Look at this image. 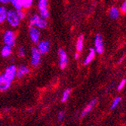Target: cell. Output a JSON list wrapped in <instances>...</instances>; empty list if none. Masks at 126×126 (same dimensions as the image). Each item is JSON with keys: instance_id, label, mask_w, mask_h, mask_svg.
Listing matches in <instances>:
<instances>
[{"instance_id": "obj_1", "label": "cell", "mask_w": 126, "mask_h": 126, "mask_svg": "<svg viewBox=\"0 0 126 126\" xmlns=\"http://www.w3.org/2000/svg\"><path fill=\"white\" fill-rule=\"evenodd\" d=\"M48 23L46 19L43 18L39 15H33L30 18V26L36 27L38 29H45L47 27Z\"/></svg>"}, {"instance_id": "obj_2", "label": "cell", "mask_w": 126, "mask_h": 126, "mask_svg": "<svg viewBox=\"0 0 126 126\" xmlns=\"http://www.w3.org/2000/svg\"><path fill=\"white\" fill-rule=\"evenodd\" d=\"M6 20L10 24V26L12 27H17V26H19L20 19L19 18L17 11L15 9H11L8 11Z\"/></svg>"}, {"instance_id": "obj_3", "label": "cell", "mask_w": 126, "mask_h": 126, "mask_svg": "<svg viewBox=\"0 0 126 126\" xmlns=\"http://www.w3.org/2000/svg\"><path fill=\"white\" fill-rule=\"evenodd\" d=\"M3 41L6 45L13 47L15 45V41H16V36L15 32L12 30L5 31L3 35Z\"/></svg>"}, {"instance_id": "obj_4", "label": "cell", "mask_w": 126, "mask_h": 126, "mask_svg": "<svg viewBox=\"0 0 126 126\" xmlns=\"http://www.w3.org/2000/svg\"><path fill=\"white\" fill-rule=\"evenodd\" d=\"M38 8L40 12V16L45 19L49 17V12L48 10V0H39Z\"/></svg>"}, {"instance_id": "obj_5", "label": "cell", "mask_w": 126, "mask_h": 126, "mask_svg": "<svg viewBox=\"0 0 126 126\" xmlns=\"http://www.w3.org/2000/svg\"><path fill=\"white\" fill-rule=\"evenodd\" d=\"M41 54L37 48H32L31 49V65L33 66H37L41 61Z\"/></svg>"}, {"instance_id": "obj_6", "label": "cell", "mask_w": 126, "mask_h": 126, "mask_svg": "<svg viewBox=\"0 0 126 126\" xmlns=\"http://www.w3.org/2000/svg\"><path fill=\"white\" fill-rule=\"evenodd\" d=\"M16 73H17V68L15 65H11L8 66L4 73V76L8 79L11 82H12L13 80L16 77Z\"/></svg>"}, {"instance_id": "obj_7", "label": "cell", "mask_w": 126, "mask_h": 126, "mask_svg": "<svg viewBox=\"0 0 126 126\" xmlns=\"http://www.w3.org/2000/svg\"><path fill=\"white\" fill-rule=\"evenodd\" d=\"M58 56H59V66L61 70L66 68L68 63V58L66 53L63 49H59L58 51Z\"/></svg>"}, {"instance_id": "obj_8", "label": "cell", "mask_w": 126, "mask_h": 126, "mask_svg": "<svg viewBox=\"0 0 126 126\" xmlns=\"http://www.w3.org/2000/svg\"><path fill=\"white\" fill-rule=\"evenodd\" d=\"M29 33H30V37L31 41L33 43H38L39 41V38H40V32L38 28L33 26L30 27Z\"/></svg>"}, {"instance_id": "obj_9", "label": "cell", "mask_w": 126, "mask_h": 126, "mask_svg": "<svg viewBox=\"0 0 126 126\" xmlns=\"http://www.w3.org/2000/svg\"><path fill=\"white\" fill-rule=\"evenodd\" d=\"M37 49L40 52L41 54H46L49 52L51 49V44L48 41H42L38 44Z\"/></svg>"}, {"instance_id": "obj_10", "label": "cell", "mask_w": 126, "mask_h": 126, "mask_svg": "<svg viewBox=\"0 0 126 126\" xmlns=\"http://www.w3.org/2000/svg\"><path fill=\"white\" fill-rule=\"evenodd\" d=\"M94 47L95 51L98 54H102L104 52V44H103V38L100 35L97 34L94 40Z\"/></svg>"}, {"instance_id": "obj_11", "label": "cell", "mask_w": 126, "mask_h": 126, "mask_svg": "<svg viewBox=\"0 0 126 126\" xmlns=\"http://www.w3.org/2000/svg\"><path fill=\"white\" fill-rule=\"evenodd\" d=\"M11 82L8 80L3 74L0 75V91H5L11 86Z\"/></svg>"}, {"instance_id": "obj_12", "label": "cell", "mask_w": 126, "mask_h": 126, "mask_svg": "<svg viewBox=\"0 0 126 126\" xmlns=\"http://www.w3.org/2000/svg\"><path fill=\"white\" fill-rule=\"evenodd\" d=\"M30 72V69L25 66V65H20L18 68H17V73H16V77L18 79H21L27 74H28Z\"/></svg>"}, {"instance_id": "obj_13", "label": "cell", "mask_w": 126, "mask_h": 126, "mask_svg": "<svg viewBox=\"0 0 126 126\" xmlns=\"http://www.w3.org/2000/svg\"><path fill=\"white\" fill-rule=\"evenodd\" d=\"M96 102L97 100H91L89 104H88V106L82 110V113H81V117L83 118L84 116H85L86 115H88V114L89 113V112L93 109V107H94V105L96 104Z\"/></svg>"}, {"instance_id": "obj_14", "label": "cell", "mask_w": 126, "mask_h": 126, "mask_svg": "<svg viewBox=\"0 0 126 126\" xmlns=\"http://www.w3.org/2000/svg\"><path fill=\"white\" fill-rule=\"evenodd\" d=\"M95 50L93 48H91L89 54H88V56L86 57V58L84 61V64L85 65H88V63H90L91 61H93V59L94 58V56H95Z\"/></svg>"}, {"instance_id": "obj_15", "label": "cell", "mask_w": 126, "mask_h": 126, "mask_svg": "<svg viewBox=\"0 0 126 126\" xmlns=\"http://www.w3.org/2000/svg\"><path fill=\"white\" fill-rule=\"evenodd\" d=\"M11 46H8V45H5V46L2 47V50H1V55L3 57V58H8L11 54V52H12V49H11Z\"/></svg>"}, {"instance_id": "obj_16", "label": "cell", "mask_w": 126, "mask_h": 126, "mask_svg": "<svg viewBox=\"0 0 126 126\" xmlns=\"http://www.w3.org/2000/svg\"><path fill=\"white\" fill-rule=\"evenodd\" d=\"M8 10L5 6H0V24H2L6 20Z\"/></svg>"}, {"instance_id": "obj_17", "label": "cell", "mask_w": 126, "mask_h": 126, "mask_svg": "<svg viewBox=\"0 0 126 126\" xmlns=\"http://www.w3.org/2000/svg\"><path fill=\"white\" fill-rule=\"evenodd\" d=\"M109 15L112 19H116L119 16V11L116 7H112L109 11Z\"/></svg>"}, {"instance_id": "obj_18", "label": "cell", "mask_w": 126, "mask_h": 126, "mask_svg": "<svg viewBox=\"0 0 126 126\" xmlns=\"http://www.w3.org/2000/svg\"><path fill=\"white\" fill-rule=\"evenodd\" d=\"M11 3L15 10H20L23 8V0H11Z\"/></svg>"}, {"instance_id": "obj_19", "label": "cell", "mask_w": 126, "mask_h": 126, "mask_svg": "<svg viewBox=\"0 0 126 126\" xmlns=\"http://www.w3.org/2000/svg\"><path fill=\"white\" fill-rule=\"evenodd\" d=\"M83 42H84V36H80L78 38L77 42H76V49L78 52L82 51L83 48Z\"/></svg>"}, {"instance_id": "obj_20", "label": "cell", "mask_w": 126, "mask_h": 126, "mask_svg": "<svg viewBox=\"0 0 126 126\" xmlns=\"http://www.w3.org/2000/svg\"><path fill=\"white\" fill-rule=\"evenodd\" d=\"M70 93H71V89H70V88H67L63 91V95H62V98H61L62 103H65L68 100L69 97H70Z\"/></svg>"}, {"instance_id": "obj_21", "label": "cell", "mask_w": 126, "mask_h": 126, "mask_svg": "<svg viewBox=\"0 0 126 126\" xmlns=\"http://www.w3.org/2000/svg\"><path fill=\"white\" fill-rule=\"evenodd\" d=\"M33 0H23V8H29L32 5Z\"/></svg>"}, {"instance_id": "obj_22", "label": "cell", "mask_w": 126, "mask_h": 126, "mask_svg": "<svg viewBox=\"0 0 126 126\" xmlns=\"http://www.w3.org/2000/svg\"><path fill=\"white\" fill-rule=\"evenodd\" d=\"M17 54L20 58H24L25 56V50H24V47H19L18 49H17Z\"/></svg>"}, {"instance_id": "obj_23", "label": "cell", "mask_w": 126, "mask_h": 126, "mask_svg": "<svg viewBox=\"0 0 126 126\" xmlns=\"http://www.w3.org/2000/svg\"><path fill=\"white\" fill-rule=\"evenodd\" d=\"M120 100H121V98H120L119 97H116V98H115V100H113L112 104L111 109H112V110H114V109H115V108L117 107L118 104H119V103L120 102Z\"/></svg>"}, {"instance_id": "obj_24", "label": "cell", "mask_w": 126, "mask_h": 126, "mask_svg": "<svg viewBox=\"0 0 126 126\" xmlns=\"http://www.w3.org/2000/svg\"><path fill=\"white\" fill-rule=\"evenodd\" d=\"M17 11V15H18V17H19V18L20 19V20H23L24 17H25V16H26V15H25V13L24 12V11H22V9H20V10H16Z\"/></svg>"}, {"instance_id": "obj_25", "label": "cell", "mask_w": 126, "mask_h": 126, "mask_svg": "<svg viewBox=\"0 0 126 126\" xmlns=\"http://www.w3.org/2000/svg\"><path fill=\"white\" fill-rule=\"evenodd\" d=\"M64 116H65V112L63 111H61L58 113V119L60 122H62L64 119Z\"/></svg>"}, {"instance_id": "obj_26", "label": "cell", "mask_w": 126, "mask_h": 126, "mask_svg": "<svg viewBox=\"0 0 126 126\" xmlns=\"http://www.w3.org/2000/svg\"><path fill=\"white\" fill-rule=\"evenodd\" d=\"M125 83H126V80H125V79H122V82L119 83V86H118V90H119V91L122 90V89L123 88V87L125 86Z\"/></svg>"}, {"instance_id": "obj_27", "label": "cell", "mask_w": 126, "mask_h": 126, "mask_svg": "<svg viewBox=\"0 0 126 126\" xmlns=\"http://www.w3.org/2000/svg\"><path fill=\"white\" fill-rule=\"evenodd\" d=\"M121 10H122V11L123 13H126V0H125V2L122 5Z\"/></svg>"}, {"instance_id": "obj_28", "label": "cell", "mask_w": 126, "mask_h": 126, "mask_svg": "<svg viewBox=\"0 0 126 126\" xmlns=\"http://www.w3.org/2000/svg\"><path fill=\"white\" fill-rule=\"evenodd\" d=\"M11 0H0V3L5 5V4H8V3L11 2Z\"/></svg>"}, {"instance_id": "obj_29", "label": "cell", "mask_w": 126, "mask_h": 126, "mask_svg": "<svg viewBox=\"0 0 126 126\" xmlns=\"http://www.w3.org/2000/svg\"><path fill=\"white\" fill-rule=\"evenodd\" d=\"M79 53H76V54H75V58L77 60V59H79Z\"/></svg>"}]
</instances>
